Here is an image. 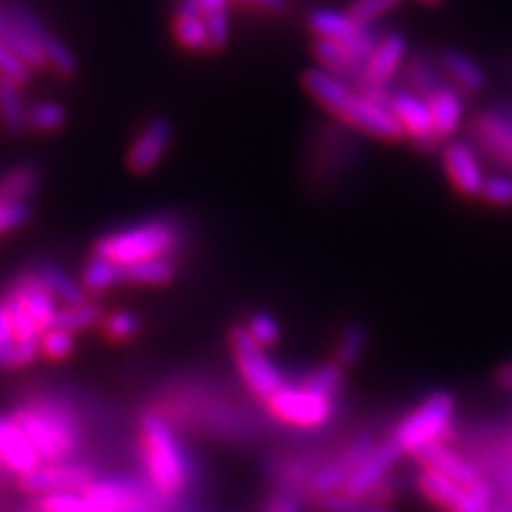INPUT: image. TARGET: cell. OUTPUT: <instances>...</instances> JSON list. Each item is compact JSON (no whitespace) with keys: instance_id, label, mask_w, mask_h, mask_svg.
I'll return each instance as SVG.
<instances>
[{"instance_id":"1","label":"cell","mask_w":512,"mask_h":512,"mask_svg":"<svg viewBox=\"0 0 512 512\" xmlns=\"http://www.w3.org/2000/svg\"><path fill=\"white\" fill-rule=\"evenodd\" d=\"M304 88L323 110L335 114L339 121L356 128V131L368 133L380 140H399L403 138V128L399 121L382 102H375L363 95L358 88L349 86L339 76L325 72L323 67H313L304 74Z\"/></svg>"},{"instance_id":"2","label":"cell","mask_w":512,"mask_h":512,"mask_svg":"<svg viewBox=\"0 0 512 512\" xmlns=\"http://www.w3.org/2000/svg\"><path fill=\"white\" fill-rule=\"evenodd\" d=\"M181 226L171 219L143 221L136 226L102 235L95 242L93 254L107 256L119 266L136 264V261L157 259V256H174L181 247Z\"/></svg>"},{"instance_id":"3","label":"cell","mask_w":512,"mask_h":512,"mask_svg":"<svg viewBox=\"0 0 512 512\" xmlns=\"http://www.w3.org/2000/svg\"><path fill=\"white\" fill-rule=\"evenodd\" d=\"M140 432H143L147 472L152 484L162 494H178L188 484L190 472L181 441L159 413H145L140 420Z\"/></svg>"},{"instance_id":"4","label":"cell","mask_w":512,"mask_h":512,"mask_svg":"<svg viewBox=\"0 0 512 512\" xmlns=\"http://www.w3.org/2000/svg\"><path fill=\"white\" fill-rule=\"evenodd\" d=\"M453 411H456L453 396L448 392H434L408 418H403L389 439L403 453H415L418 448L434 444V441H444L446 434L451 432Z\"/></svg>"},{"instance_id":"5","label":"cell","mask_w":512,"mask_h":512,"mask_svg":"<svg viewBox=\"0 0 512 512\" xmlns=\"http://www.w3.org/2000/svg\"><path fill=\"white\" fill-rule=\"evenodd\" d=\"M24 434H27L31 444L41 460L55 463V460L67 458L76 446V430L72 420L67 415L57 411L53 406H31L22 408L15 415Z\"/></svg>"},{"instance_id":"6","label":"cell","mask_w":512,"mask_h":512,"mask_svg":"<svg viewBox=\"0 0 512 512\" xmlns=\"http://www.w3.org/2000/svg\"><path fill=\"white\" fill-rule=\"evenodd\" d=\"M230 349H233L235 366H238L242 380L247 387L259 396V399H271V396L283 387V375L275 368V363L266 356L261 344L254 342L249 335L247 325H235L230 330Z\"/></svg>"},{"instance_id":"7","label":"cell","mask_w":512,"mask_h":512,"mask_svg":"<svg viewBox=\"0 0 512 512\" xmlns=\"http://www.w3.org/2000/svg\"><path fill=\"white\" fill-rule=\"evenodd\" d=\"M406 50L408 41L403 34H389L387 38H382L373 53H370L366 64H363L361 76L356 79L358 91L389 107L392 95H387V83L394 79L396 69L401 67Z\"/></svg>"},{"instance_id":"8","label":"cell","mask_w":512,"mask_h":512,"mask_svg":"<svg viewBox=\"0 0 512 512\" xmlns=\"http://www.w3.org/2000/svg\"><path fill=\"white\" fill-rule=\"evenodd\" d=\"M306 24L316 34V38H325V41L337 43V46L347 48L349 53H354L358 60L366 62L370 53L375 50V38L370 34L368 27H361L354 19L349 17V12H337L330 8H316L309 12Z\"/></svg>"},{"instance_id":"9","label":"cell","mask_w":512,"mask_h":512,"mask_svg":"<svg viewBox=\"0 0 512 512\" xmlns=\"http://www.w3.org/2000/svg\"><path fill=\"white\" fill-rule=\"evenodd\" d=\"M268 408L278 420L294 427H320L335 411V399H325L304 387H283L268 399Z\"/></svg>"},{"instance_id":"10","label":"cell","mask_w":512,"mask_h":512,"mask_svg":"<svg viewBox=\"0 0 512 512\" xmlns=\"http://www.w3.org/2000/svg\"><path fill=\"white\" fill-rule=\"evenodd\" d=\"M171 138H174V124L169 119L155 117L147 121L126 152L128 171L136 176H145L155 171L157 164L166 155V147H169Z\"/></svg>"},{"instance_id":"11","label":"cell","mask_w":512,"mask_h":512,"mask_svg":"<svg viewBox=\"0 0 512 512\" xmlns=\"http://www.w3.org/2000/svg\"><path fill=\"white\" fill-rule=\"evenodd\" d=\"M91 470L86 465L60 463V465H38L34 472L19 477V486L24 494L31 496H50L62 494V491H76L83 486H91Z\"/></svg>"},{"instance_id":"12","label":"cell","mask_w":512,"mask_h":512,"mask_svg":"<svg viewBox=\"0 0 512 512\" xmlns=\"http://www.w3.org/2000/svg\"><path fill=\"white\" fill-rule=\"evenodd\" d=\"M389 110L403 128V136L411 138L413 145L422 147V150L437 147L439 140L434 136L430 105L425 98L415 93H394L389 98Z\"/></svg>"},{"instance_id":"13","label":"cell","mask_w":512,"mask_h":512,"mask_svg":"<svg viewBox=\"0 0 512 512\" xmlns=\"http://www.w3.org/2000/svg\"><path fill=\"white\" fill-rule=\"evenodd\" d=\"M377 444L370 437H358L347 446V451L342 456L332 460V463L323 465L316 475L311 477V491L313 496H330L342 491L347 486L351 472L366 460Z\"/></svg>"},{"instance_id":"14","label":"cell","mask_w":512,"mask_h":512,"mask_svg":"<svg viewBox=\"0 0 512 512\" xmlns=\"http://www.w3.org/2000/svg\"><path fill=\"white\" fill-rule=\"evenodd\" d=\"M403 456V451L394 444L392 439L382 441L380 446L373 448V453L363 460L361 465L351 472L347 486H344V494L351 496H361V498H370L377 491V486L384 484L387 479V472L399 463V458Z\"/></svg>"},{"instance_id":"15","label":"cell","mask_w":512,"mask_h":512,"mask_svg":"<svg viewBox=\"0 0 512 512\" xmlns=\"http://www.w3.org/2000/svg\"><path fill=\"white\" fill-rule=\"evenodd\" d=\"M441 162H444V171L451 181L456 192L463 197H479L484 185V171L479 166V159L467 143H451L446 145L444 155H441Z\"/></svg>"},{"instance_id":"16","label":"cell","mask_w":512,"mask_h":512,"mask_svg":"<svg viewBox=\"0 0 512 512\" xmlns=\"http://www.w3.org/2000/svg\"><path fill=\"white\" fill-rule=\"evenodd\" d=\"M0 465L19 477L41 465V456L15 418H0Z\"/></svg>"},{"instance_id":"17","label":"cell","mask_w":512,"mask_h":512,"mask_svg":"<svg viewBox=\"0 0 512 512\" xmlns=\"http://www.w3.org/2000/svg\"><path fill=\"white\" fill-rule=\"evenodd\" d=\"M472 131L486 155L512 171V119L496 112H482L472 124Z\"/></svg>"},{"instance_id":"18","label":"cell","mask_w":512,"mask_h":512,"mask_svg":"<svg viewBox=\"0 0 512 512\" xmlns=\"http://www.w3.org/2000/svg\"><path fill=\"white\" fill-rule=\"evenodd\" d=\"M415 458L425 465V470H434L446 475L453 482H458L460 486H472L479 479L477 470L472 467L467 460H463L458 453H453L444 441H434V444H427L415 451Z\"/></svg>"},{"instance_id":"19","label":"cell","mask_w":512,"mask_h":512,"mask_svg":"<svg viewBox=\"0 0 512 512\" xmlns=\"http://www.w3.org/2000/svg\"><path fill=\"white\" fill-rule=\"evenodd\" d=\"M10 292L24 304V309H27L29 316L34 318L38 330L46 332L53 328V318L57 313L55 297L41 285V280L36 278L34 271L19 275V280L10 287Z\"/></svg>"},{"instance_id":"20","label":"cell","mask_w":512,"mask_h":512,"mask_svg":"<svg viewBox=\"0 0 512 512\" xmlns=\"http://www.w3.org/2000/svg\"><path fill=\"white\" fill-rule=\"evenodd\" d=\"M174 36L185 50H209L207 24H204V12L197 0H181L174 12Z\"/></svg>"},{"instance_id":"21","label":"cell","mask_w":512,"mask_h":512,"mask_svg":"<svg viewBox=\"0 0 512 512\" xmlns=\"http://www.w3.org/2000/svg\"><path fill=\"white\" fill-rule=\"evenodd\" d=\"M432 114V126L437 140L451 138L458 131L460 121H463V98L458 91L448 86H439L430 98H427Z\"/></svg>"},{"instance_id":"22","label":"cell","mask_w":512,"mask_h":512,"mask_svg":"<svg viewBox=\"0 0 512 512\" xmlns=\"http://www.w3.org/2000/svg\"><path fill=\"white\" fill-rule=\"evenodd\" d=\"M439 64L448 79L465 93H482L486 83H489V76H486L484 69L470 55L460 53V50H444L439 55Z\"/></svg>"},{"instance_id":"23","label":"cell","mask_w":512,"mask_h":512,"mask_svg":"<svg viewBox=\"0 0 512 512\" xmlns=\"http://www.w3.org/2000/svg\"><path fill=\"white\" fill-rule=\"evenodd\" d=\"M178 261L174 256H157V259L136 261L121 266V283L128 285H166L176 278Z\"/></svg>"},{"instance_id":"24","label":"cell","mask_w":512,"mask_h":512,"mask_svg":"<svg viewBox=\"0 0 512 512\" xmlns=\"http://www.w3.org/2000/svg\"><path fill=\"white\" fill-rule=\"evenodd\" d=\"M313 55L320 62V67L325 72L339 76V79H358L363 72V60H358L354 53H349L347 48L337 46V43L325 41V38H316L313 43Z\"/></svg>"},{"instance_id":"25","label":"cell","mask_w":512,"mask_h":512,"mask_svg":"<svg viewBox=\"0 0 512 512\" xmlns=\"http://www.w3.org/2000/svg\"><path fill=\"white\" fill-rule=\"evenodd\" d=\"M418 486L425 498H430L434 505H439L446 512H456L465 498V486H460L458 482H453V479H448L446 475L434 470L422 472Z\"/></svg>"},{"instance_id":"26","label":"cell","mask_w":512,"mask_h":512,"mask_svg":"<svg viewBox=\"0 0 512 512\" xmlns=\"http://www.w3.org/2000/svg\"><path fill=\"white\" fill-rule=\"evenodd\" d=\"M38 185H41V169L31 162L17 164L0 176V197L3 200L29 202Z\"/></svg>"},{"instance_id":"27","label":"cell","mask_w":512,"mask_h":512,"mask_svg":"<svg viewBox=\"0 0 512 512\" xmlns=\"http://www.w3.org/2000/svg\"><path fill=\"white\" fill-rule=\"evenodd\" d=\"M117 285H124L121 283V266L114 264L107 256L93 254L81 273V287L86 290V294L107 292Z\"/></svg>"},{"instance_id":"28","label":"cell","mask_w":512,"mask_h":512,"mask_svg":"<svg viewBox=\"0 0 512 512\" xmlns=\"http://www.w3.org/2000/svg\"><path fill=\"white\" fill-rule=\"evenodd\" d=\"M34 273H36V278L41 280V285L46 287V290L53 294L55 299H60V302H64L67 306H76V304L88 302L86 290H83V287L76 283L72 275L64 273L62 268L41 266Z\"/></svg>"},{"instance_id":"29","label":"cell","mask_w":512,"mask_h":512,"mask_svg":"<svg viewBox=\"0 0 512 512\" xmlns=\"http://www.w3.org/2000/svg\"><path fill=\"white\" fill-rule=\"evenodd\" d=\"M0 41L8 43V46L15 50V53L22 57L31 69L46 67V60H43V53L38 50L36 43L17 27L15 19H12L10 12L5 10H0Z\"/></svg>"},{"instance_id":"30","label":"cell","mask_w":512,"mask_h":512,"mask_svg":"<svg viewBox=\"0 0 512 512\" xmlns=\"http://www.w3.org/2000/svg\"><path fill=\"white\" fill-rule=\"evenodd\" d=\"M27 110L29 107H24L17 83L0 76V121H3V126L10 133H24L29 128Z\"/></svg>"},{"instance_id":"31","label":"cell","mask_w":512,"mask_h":512,"mask_svg":"<svg viewBox=\"0 0 512 512\" xmlns=\"http://www.w3.org/2000/svg\"><path fill=\"white\" fill-rule=\"evenodd\" d=\"M368 347V328L363 323H349L342 330L335 347V363L342 368H351L361 361L363 351Z\"/></svg>"},{"instance_id":"32","label":"cell","mask_w":512,"mask_h":512,"mask_svg":"<svg viewBox=\"0 0 512 512\" xmlns=\"http://www.w3.org/2000/svg\"><path fill=\"white\" fill-rule=\"evenodd\" d=\"M36 46L43 53L46 67L53 69L55 74L72 76L76 72V57L72 55V50L64 46L60 38H55L53 34H50L48 29L36 38Z\"/></svg>"},{"instance_id":"33","label":"cell","mask_w":512,"mask_h":512,"mask_svg":"<svg viewBox=\"0 0 512 512\" xmlns=\"http://www.w3.org/2000/svg\"><path fill=\"white\" fill-rule=\"evenodd\" d=\"M67 124V110L60 102L43 100L27 110V126L38 133H55Z\"/></svg>"},{"instance_id":"34","label":"cell","mask_w":512,"mask_h":512,"mask_svg":"<svg viewBox=\"0 0 512 512\" xmlns=\"http://www.w3.org/2000/svg\"><path fill=\"white\" fill-rule=\"evenodd\" d=\"M318 510L320 512H394L392 505L370 501V498L344 494V491H337V494H330V496H320Z\"/></svg>"},{"instance_id":"35","label":"cell","mask_w":512,"mask_h":512,"mask_svg":"<svg viewBox=\"0 0 512 512\" xmlns=\"http://www.w3.org/2000/svg\"><path fill=\"white\" fill-rule=\"evenodd\" d=\"M100 320V309L93 302H83L76 306H64V309H57L53 318V328L67 330V332H79L93 328Z\"/></svg>"},{"instance_id":"36","label":"cell","mask_w":512,"mask_h":512,"mask_svg":"<svg viewBox=\"0 0 512 512\" xmlns=\"http://www.w3.org/2000/svg\"><path fill=\"white\" fill-rule=\"evenodd\" d=\"M342 380H344V368L337 366V363L332 361V363H325V366H320L313 370V373L306 375L302 387L318 396H325V399H335L339 387H342Z\"/></svg>"},{"instance_id":"37","label":"cell","mask_w":512,"mask_h":512,"mask_svg":"<svg viewBox=\"0 0 512 512\" xmlns=\"http://www.w3.org/2000/svg\"><path fill=\"white\" fill-rule=\"evenodd\" d=\"M41 508L50 512H105L98 508L88 496H79L76 491H62V494L43 496Z\"/></svg>"},{"instance_id":"38","label":"cell","mask_w":512,"mask_h":512,"mask_svg":"<svg viewBox=\"0 0 512 512\" xmlns=\"http://www.w3.org/2000/svg\"><path fill=\"white\" fill-rule=\"evenodd\" d=\"M401 3H403V0H354L347 12L356 24H361V27H368L370 22H375V19L389 15V12H392L394 8H399Z\"/></svg>"},{"instance_id":"39","label":"cell","mask_w":512,"mask_h":512,"mask_svg":"<svg viewBox=\"0 0 512 512\" xmlns=\"http://www.w3.org/2000/svg\"><path fill=\"white\" fill-rule=\"evenodd\" d=\"M247 330H249V335L254 337V342L261 344L264 349L273 347V344L280 339L278 318L271 316V313H266V311L254 313V316L247 320Z\"/></svg>"},{"instance_id":"40","label":"cell","mask_w":512,"mask_h":512,"mask_svg":"<svg viewBox=\"0 0 512 512\" xmlns=\"http://www.w3.org/2000/svg\"><path fill=\"white\" fill-rule=\"evenodd\" d=\"M479 197H482L489 207H498V209L512 207V178L503 174L484 178Z\"/></svg>"},{"instance_id":"41","label":"cell","mask_w":512,"mask_h":512,"mask_svg":"<svg viewBox=\"0 0 512 512\" xmlns=\"http://www.w3.org/2000/svg\"><path fill=\"white\" fill-rule=\"evenodd\" d=\"M31 72H34V69H31L8 43L0 41V76L8 81H15L17 86H22V83H27L31 79Z\"/></svg>"},{"instance_id":"42","label":"cell","mask_w":512,"mask_h":512,"mask_svg":"<svg viewBox=\"0 0 512 512\" xmlns=\"http://www.w3.org/2000/svg\"><path fill=\"white\" fill-rule=\"evenodd\" d=\"M31 214H34V209H31L29 202L3 200L0 197V235L27 226L31 221Z\"/></svg>"},{"instance_id":"43","label":"cell","mask_w":512,"mask_h":512,"mask_svg":"<svg viewBox=\"0 0 512 512\" xmlns=\"http://www.w3.org/2000/svg\"><path fill=\"white\" fill-rule=\"evenodd\" d=\"M491 505H494V486L479 477L475 484L465 489V498L456 512H489Z\"/></svg>"},{"instance_id":"44","label":"cell","mask_w":512,"mask_h":512,"mask_svg":"<svg viewBox=\"0 0 512 512\" xmlns=\"http://www.w3.org/2000/svg\"><path fill=\"white\" fill-rule=\"evenodd\" d=\"M74 349V337L72 332L60 330V328H50L41 335V351L53 361H62L72 354Z\"/></svg>"},{"instance_id":"45","label":"cell","mask_w":512,"mask_h":512,"mask_svg":"<svg viewBox=\"0 0 512 512\" xmlns=\"http://www.w3.org/2000/svg\"><path fill=\"white\" fill-rule=\"evenodd\" d=\"M408 81H411L415 95H420V98H425V100L439 88L434 69L422 60H415L411 67H408Z\"/></svg>"},{"instance_id":"46","label":"cell","mask_w":512,"mask_h":512,"mask_svg":"<svg viewBox=\"0 0 512 512\" xmlns=\"http://www.w3.org/2000/svg\"><path fill=\"white\" fill-rule=\"evenodd\" d=\"M15 347H17L15 330H12L8 311H5L3 302H0V368H8V370L17 368Z\"/></svg>"},{"instance_id":"47","label":"cell","mask_w":512,"mask_h":512,"mask_svg":"<svg viewBox=\"0 0 512 512\" xmlns=\"http://www.w3.org/2000/svg\"><path fill=\"white\" fill-rule=\"evenodd\" d=\"M204 24H207L209 50H223V48H226L228 46V38H230L228 10L211 12V15H204Z\"/></svg>"},{"instance_id":"48","label":"cell","mask_w":512,"mask_h":512,"mask_svg":"<svg viewBox=\"0 0 512 512\" xmlns=\"http://www.w3.org/2000/svg\"><path fill=\"white\" fill-rule=\"evenodd\" d=\"M140 330V318L136 313L128 311H119L105 320V332L107 337L112 339H128L133 337Z\"/></svg>"},{"instance_id":"49","label":"cell","mask_w":512,"mask_h":512,"mask_svg":"<svg viewBox=\"0 0 512 512\" xmlns=\"http://www.w3.org/2000/svg\"><path fill=\"white\" fill-rule=\"evenodd\" d=\"M242 5H249V8L268 12V15H280L287 8V0H238Z\"/></svg>"},{"instance_id":"50","label":"cell","mask_w":512,"mask_h":512,"mask_svg":"<svg viewBox=\"0 0 512 512\" xmlns=\"http://www.w3.org/2000/svg\"><path fill=\"white\" fill-rule=\"evenodd\" d=\"M268 512H302V505L292 496H275L268 505Z\"/></svg>"},{"instance_id":"51","label":"cell","mask_w":512,"mask_h":512,"mask_svg":"<svg viewBox=\"0 0 512 512\" xmlns=\"http://www.w3.org/2000/svg\"><path fill=\"white\" fill-rule=\"evenodd\" d=\"M204 15H211V12H223L228 10L230 0H197Z\"/></svg>"},{"instance_id":"52","label":"cell","mask_w":512,"mask_h":512,"mask_svg":"<svg viewBox=\"0 0 512 512\" xmlns=\"http://www.w3.org/2000/svg\"><path fill=\"white\" fill-rule=\"evenodd\" d=\"M498 384L512 392V363H508V366H503L501 370H498Z\"/></svg>"},{"instance_id":"53","label":"cell","mask_w":512,"mask_h":512,"mask_svg":"<svg viewBox=\"0 0 512 512\" xmlns=\"http://www.w3.org/2000/svg\"><path fill=\"white\" fill-rule=\"evenodd\" d=\"M489 512H510V508L505 503H494V505H491Z\"/></svg>"},{"instance_id":"54","label":"cell","mask_w":512,"mask_h":512,"mask_svg":"<svg viewBox=\"0 0 512 512\" xmlns=\"http://www.w3.org/2000/svg\"><path fill=\"white\" fill-rule=\"evenodd\" d=\"M418 3H422V5H427V8H437V5H441V3H444V0H418Z\"/></svg>"},{"instance_id":"55","label":"cell","mask_w":512,"mask_h":512,"mask_svg":"<svg viewBox=\"0 0 512 512\" xmlns=\"http://www.w3.org/2000/svg\"><path fill=\"white\" fill-rule=\"evenodd\" d=\"M19 512H50V510L41 508V505H38V508H24V510H19Z\"/></svg>"}]
</instances>
